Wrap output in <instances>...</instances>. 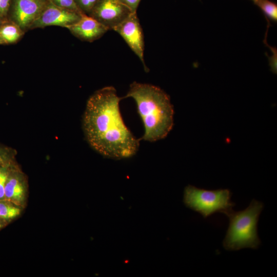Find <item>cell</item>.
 Returning <instances> with one entry per match:
<instances>
[{
    "instance_id": "obj_10",
    "label": "cell",
    "mask_w": 277,
    "mask_h": 277,
    "mask_svg": "<svg viewBox=\"0 0 277 277\" xmlns=\"http://www.w3.org/2000/svg\"><path fill=\"white\" fill-rule=\"evenodd\" d=\"M67 28L78 38L88 42L98 39L109 30L96 19L84 13L77 22Z\"/></svg>"
},
{
    "instance_id": "obj_1",
    "label": "cell",
    "mask_w": 277,
    "mask_h": 277,
    "mask_svg": "<svg viewBox=\"0 0 277 277\" xmlns=\"http://www.w3.org/2000/svg\"><path fill=\"white\" fill-rule=\"evenodd\" d=\"M121 99L112 86L100 89L88 100L83 117V131L89 145L102 155L115 160L133 156L139 147V140L121 116Z\"/></svg>"
},
{
    "instance_id": "obj_23",
    "label": "cell",
    "mask_w": 277,
    "mask_h": 277,
    "mask_svg": "<svg viewBox=\"0 0 277 277\" xmlns=\"http://www.w3.org/2000/svg\"><path fill=\"white\" fill-rule=\"evenodd\" d=\"M255 0H254L253 2H254Z\"/></svg>"
},
{
    "instance_id": "obj_24",
    "label": "cell",
    "mask_w": 277,
    "mask_h": 277,
    "mask_svg": "<svg viewBox=\"0 0 277 277\" xmlns=\"http://www.w3.org/2000/svg\"><path fill=\"white\" fill-rule=\"evenodd\" d=\"M252 1H253L254 0H252Z\"/></svg>"
},
{
    "instance_id": "obj_4",
    "label": "cell",
    "mask_w": 277,
    "mask_h": 277,
    "mask_svg": "<svg viewBox=\"0 0 277 277\" xmlns=\"http://www.w3.org/2000/svg\"><path fill=\"white\" fill-rule=\"evenodd\" d=\"M232 193L227 189L206 190L189 185L184 191L183 202L188 208L206 219L220 212L224 214L233 210Z\"/></svg>"
},
{
    "instance_id": "obj_2",
    "label": "cell",
    "mask_w": 277,
    "mask_h": 277,
    "mask_svg": "<svg viewBox=\"0 0 277 277\" xmlns=\"http://www.w3.org/2000/svg\"><path fill=\"white\" fill-rule=\"evenodd\" d=\"M125 97L135 101L144 124L142 139L154 142L165 138L173 125V108L169 95L159 87L133 82Z\"/></svg>"
},
{
    "instance_id": "obj_13",
    "label": "cell",
    "mask_w": 277,
    "mask_h": 277,
    "mask_svg": "<svg viewBox=\"0 0 277 277\" xmlns=\"http://www.w3.org/2000/svg\"><path fill=\"white\" fill-rule=\"evenodd\" d=\"M255 4L262 10L266 16L273 21L277 20V5L269 0H255Z\"/></svg>"
},
{
    "instance_id": "obj_5",
    "label": "cell",
    "mask_w": 277,
    "mask_h": 277,
    "mask_svg": "<svg viewBox=\"0 0 277 277\" xmlns=\"http://www.w3.org/2000/svg\"><path fill=\"white\" fill-rule=\"evenodd\" d=\"M131 13L129 8L118 0H99L90 12L96 19L109 30L113 29Z\"/></svg>"
},
{
    "instance_id": "obj_22",
    "label": "cell",
    "mask_w": 277,
    "mask_h": 277,
    "mask_svg": "<svg viewBox=\"0 0 277 277\" xmlns=\"http://www.w3.org/2000/svg\"><path fill=\"white\" fill-rule=\"evenodd\" d=\"M2 23V22L1 19V18H0V26H1V25Z\"/></svg>"
},
{
    "instance_id": "obj_16",
    "label": "cell",
    "mask_w": 277,
    "mask_h": 277,
    "mask_svg": "<svg viewBox=\"0 0 277 277\" xmlns=\"http://www.w3.org/2000/svg\"><path fill=\"white\" fill-rule=\"evenodd\" d=\"M12 165L0 166V200L5 199V184L10 167Z\"/></svg>"
},
{
    "instance_id": "obj_9",
    "label": "cell",
    "mask_w": 277,
    "mask_h": 277,
    "mask_svg": "<svg viewBox=\"0 0 277 277\" xmlns=\"http://www.w3.org/2000/svg\"><path fill=\"white\" fill-rule=\"evenodd\" d=\"M45 0H15L13 16L21 29L30 28L47 5Z\"/></svg>"
},
{
    "instance_id": "obj_21",
    "label": "cell",
    "mask_w": 277,
    "mask_h": 277,
    "mask_svg": "<svg viewBox=\"0 0 277 277\" xmlns=\"http://www.w3.org/2000/svg\"><path fill=\"white\" fill-rule=\"evenodd\" d=\"M3 43H4V42H3L2 39L1 38V37L0 36V44H3Z\"/></svg>"
},
{
    "instance_id": "obj_3",
    "label": "cell",
    "mask_w": 277,
    "mask_h": 277,
    "mask_svg": "<svg viewBox=\"0 0 277 277\" xmlns=\"http://www.w3.org/2000/svg\"><path fill=\"white\" fill-rule=\"evenodd\" d=\"M263 208L262 202L253 199L246 209L237 212L232 210L225 215L229 220L222 243L225 250L238 251L259 247L261 241L258 234V223Z\"/></svg>"
},
{
    "instance_id": "obj_15",
    "label": "cell",
    "mask_w": 277,
    "mask_h": 277,
    "mask_svg": "<svg viewBox=\"0 0 277 277\" xmlns=\"http://www.w3.org/2000/svg\"><path fill=\"white\" fill-rule=\"evenodd\" d=\"M50 2L64 9L80 14L84 13L78 7L75 0H50Z\"/></svg>"
},
{
    "instance_id": "obj_17",
    "label": "cell",
    "mask_w": 277,
    "mask_h": 277,
    "mask_svg": "<svg viewBox=\"0 0 277 277\" xmlns=\"http://www.w3.org/2000/svg\"><path fill=\"white\" fill-rule=\"evenodd\" d=\"M80 9L84 12H91L99 0H75Z\"/></svg>"
},
{
    "instance_id": "obj_14",
    "label": "cell",
    "mask_w": 277,
    "mask_h": 277,
    "mask_svg": "<svg viewBox=\"0 0 277 277\" xmlns=\"http://www.w3.org/2000/svg\"><path fill=\"white\" fill-rule=\"evenodd\" d=\"M15 155L14 149L0 143V166L15 164Z\"/></svg>"
},
{
    "instance_id": "obj_8",
    "label": "cell",
    "mask_w": 277,
    "mask_h": 277,
    "mask_svg": "<svg viewBox=\"0 0 277 277\" xmlns=\"http://www.w3.org/2000/svg\"><path fill=\"white\" fill-rule=\"evenodd\" d=\"M28 185L25 175L16 164L12 165L5 187V199L25 208L27 203Z\"/></svg>"
},
{
    "instance_id": "obj_19",
    "label": "cell",
    "mask_w": 277,
    "mask_h": 277,
    "mask_svg": "<svg viewBox=\"0 0 277 277\" xmlns=\"http://www.w3.org/2000/svg\"><path fill=\"white\" fill-rule=\"evenodd\" d=\"M10 0H0V18L5 17L8 13Z\"/></svg>"
},
{
    "instance_id": "obj_7",
    "label": "cell",
    "mask_w": 277,
    "mask_h": 277,
    "mask_svg": "<svg viewBox=\"0 0 277 277\" xmlns=\"http://www.w3.org/2000/svg\"><path fill=\"white\" fill-rule=\"evenodd\" d=\"M82 14L60 7L50 2L49 4H47L30 28H43L49 26H59L67 28L77 22Z\"/></svg>"
},
{
    "instance_id": "obj_20",
    "label": "cell",
    "mask_w": 277,
    "mask_h": 277,
    "mask_svg": "<svg viewBox=\"0 0 277 277\" xmlns=\"http://www.w3.org/2000/svg\"><path fill=\"white\" fill-rule=\"evenodd\" d=\"M8 223L0 217V229L5 227Z\"/></svg>"
},
{
    "instance_id": "obj_18",
    "label": "cell",
    "mask_w": 277,
    "mask_h": 277,
    "mask_svg": "<svg viewBox=\"0 0 277 277\" xmlns=\"http://www.w3.org/2000/svg\"><path fill=\"white\" fill-rule=\"evenodd\" d=\"M126 6L132 12H136L141 0H118Z\"/></svg>"
},
{
    "instance_id": "obj_11",
    "label": "cell",
    "mask_w": 277,
    "mask_h": 277,
    "mask_svg": "<svg viewBox=\"0 0 277 277\" xmlns=\"http://www.w3.org/2000/svg\"><path fill=\"white\" fill-rule=\"evenodd\" d=\"M22 209V208L6 199L0 200V217L8 223L17 217Z\"/></svg>"
},
{
    "instance_id": "obj_6",
    "label": "cell",
    "mask_w": 277,
    "mask_h": 277,
    "mask_svg": "<svg viewBox=\"0 0 277 277\" xmlns=\"http://www.w3.org/2000/svg\"><path fill=\"white\" fill-rule=\"evenodd\" d=\"M113 30L125 40L133 52L138 56L147 70L144 58V35L136 12L131 13Z\"/></svg>"
},
{
    "instance_id": "obj_12",
    "label": "cell",
    "mask_w": 277,
    "mask_h": 277,
    "mask_svg": "<svg viewBox=\"0 0 277 277\" xmlns=\"http://www.w3.org/2000/svg\"><path fill=\"white\" fill-rule=\"evenodd\" d=\"M22 31L17 24H4L0 26V36L4 43H15L22 36Z\"/></svg>"
}]
</instances>
